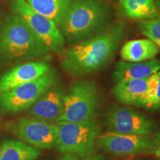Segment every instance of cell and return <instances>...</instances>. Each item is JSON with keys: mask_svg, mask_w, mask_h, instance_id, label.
Listing matches in <instances>:
<instances>
[{"mask_svg": "<svg viewBox=\"0 0 160 160\" xmlns=\"http://www.w3.org/2000/svg\"><path fill=\"white\" fill-rule=\"evenodd\" d=\"M125 34V26L119 22L71 46L64 53L62 67L73 76L95 73L112 59Z\"/></svg>", "mask_w": 160, "mask_h": 160, "instance_id": "obj_1", "label": "cell"}, {"mask_svg": "<svg viewBox=\"0 0 160 160\" xmlns=\"http://www.w3.org/2000/svg\"><path fill=\"white\" fill-rule=\"evenodd\" d=\"M50 52L21 17L13 13L5 18L0 30V59L5 62H22L43 59Z\"/></svg>", "mask_w": 160, "mask_h": 160, "instance_id": "obj_2", "label": "cell"}, {"mask_svg": "<svg viewBox=\"0 0 160 160\" xmlns=\"http://www.w3.org/2000/svg\"><path fill=\"white\" fill-rule=\"evenodd\" d=\"M112 10L100 0H73L59 28L69 43H77L108 27Z\"/></svg>", "mask_w": 160, "mask_h": 160, "instance_id": "obj_3", "label": "cell"}, {"mask_svg": "<svg viewBox=\"0 0 160 160\" xmlns=\"http://www.w3.org/2000/svg\"><path fill=\"white\" fill-rule=\"evenodd\" d=\"M56 146L61 153L85 157L95 153L99 127L93 119L82 122H58Z\"/></svg>", "mask_w": 160, "mask_h": 160, "instance_id": "obj_4", "label": "cell"}, {"mask_svg": "<svg viewBox=\"0 0 160 160\" xmlns=\"http://www.w3.org/2000/svg\"><path fill=\"white\" fill-rule=\"evenodd\" d=\"M57 82V73L51 70L37 79L0 93V111L5 114H16L28 110Z\"/></svg>", "mask_w": 160, "mask_h": 160, "instance_id": "obj_5", "label": "cell"}, {"mask_svg": "<svg viewBox=\"0 0 160 160\" xmlns=\"http://www.w3.org/2000/svg\"><path fill=\"white\" fill-rule=\"evenodd\" d=\"M99 105L96 84L89 80H79L71 85L64 99V109L58 122H82L93 119Z\"/></svg>", "mask_w": 160, "mask_h": 160, "instance_id": "obj_6", "label": "cell"}, {"mask_svg": "<svg viewBox=\"0 0 160 160\" xmlns=\"http://www.w3.org/2000/svg\"><path fill=\"white\" fill-rule=\"evenodd\" d=\"M6 128L24 142L39 149H51L56 146L58 135L57 123L25 116L9 122Z\"/></svg>", "mask_w": 160, "mask_h": 160, "instance_id": "obj_7", "label": "cell"}, {"mask_svg": "<svg viewBox=\"0 0 160 160\" xmlns=\"http://www.w3.org/2000/svg\"><path fill=\"white\" fill-rule=\"evenodd\" d=\"M11 8L12 13L19 15L28 24L50 51L55 53L62 51L65 39L53 20L32 9L25 0H12Z\"/></svg>", "mask_w": 160, "mask_h": 160, "instance_id": "obj_8", "label": "cell"}, {"mask_svg": "<svg viewBox=\"0 0 160 160\" xmlns=\"http://www.w3.org/2000/svg\"><path fill=\"white\" fill-rule=\"evenodd\" d=\"M97 143L104 151L116 156L134 155L157 148L150 135L124 134L111 131L98 136Z\"/></svg>", "mask_w": 160, "mask_h": 160, "instance_id": "obj_9", "label": "cell"}, {"mask_svg": "<svg viewBox=\"0 0 160 160\" xmlns=\"http://www.w3.org/2000/svg\"><path fill=\"white\" fill-rule=\"evenodd\" d=\"M106 123L110 131L124 134L150 135L155 128L153 122L133 108L116 106L108 112Z\"/></svg>", "mask_w": 160, "mask_h": 160, "instance_id": "obj_10", "label": "cell"}, {"mask_svg": "<svg viewBox=\"0 0 160 160\" xmlns=\"http://www.w3.org/2000/svg\"><path fill=\"white\" fill-rule=\"evenodd\" d=\"M51 71V65L43 61L28 62L15 66L0 77V93L34 80Z\"/></svg>", "mask_w": 160, "mask_h": 160, "instance_id": "obj_11", "label": "cell"}, {"mask_svg": "<svg viewBox=\"0 0 160 160\" xmlns=\"http://www.w3.org/2000/svg\"><path fill=\"white\" fill-rule=\"evenodd\" d=\"M65 90L56 84L28 109L30 116L48 122H56L64 109Z\"/></svg>", "mask_w": 160, "mask_h": 160, "instance_id": "obj_12", "label": "cell"}, {"mask_svg": "<svg viewBox=\"0 0 160 160\" xmlns=\"http://www.w3.org/2000/svg\"><path fill=\"white\" fill-rule=\"evenodd\" d=\"M160 71V60L151 59L141 62L120 61L115 66L113 79L116 83L129 79H144Z\"/></svg>", "mask_w": 160, "mask_h": 160, "instance_id": "obj_13", "label": "cell"}, {"mask_svg": "<svg viewBox=\"0 0 160 160\" xmlns=\"http://www.w3.org/2000/svg\"><path fill=\"white\" fill-rule=\"evenodd\" d=\"M148 78L119 82L113 89V94L120 102L141 107L148 86Z\"/></svg>", "mask_w": 160, "mask_h": 160, "instance_id": "obj_14", "label": "cell"}, {"mask_svg": "<svg viewBox=\"0 0 160 160\" xmlns=\"http://www.w3.org/2000/svg\"><path fill=\"white\" fill-rule=\"evenodd\" d=\"M159 48L149 39H134L127 42L122 47V59L129 62H141L153 59Z\"/></svg>", "mask_w": 160, "mask_h": 160, "instance_id": "obj_15", "label": "cell"}, {"mask_svg": "<svg viewBox=\"0 0 160 160\" xmlns=\"http://www.w3.org/2000/svg\"><path fill=\"white\" fill-rule=\"evenodd\" d=\"M41 155L37 148L18 140H8L0 145V160H36Z\"/></svg>", "mask_w": 160, "mask_h": 160, "instance_id": "obj_16", "label": "cell"}, {"mask_svg": "<svg viewBox=\"0 0 160 160\" xmlns=\"http://www.w3.org/2000/svg\"><path fill=\"white\" fill-rule=\"evenodd\" d=\"M119 8L125 17L132 19H152L159 15L155 0H120Z\"/></svg>", "mask_w": 160, "mask_h": 160, "instance_id": "obj_17", "label": "cell"}, {"mask_svg": "<svg viewBox=\"0 0 160 160\" xmlns=\"http://www.w3.org/2000/svg\"><path fill=\"white\" fill-rule=\"evenodd\" d=\"M32 9L53 20L58 27L73 0H25Z\"/></svg>", "mask_w": 160, "mask_h": 160, "instance_id": "obj_18", "label": "cell"}, {"mask_svg": "<svg viewBox=\"0 0 160 160\" xmlns=\"http://www.w3.org/2000/svg\"><path fill=\"white\" fill-rule=\"evenodd\" d=\"M141 107L160 110V71L148 78V86L144 96Z\"/></svg>", "mask_w": 160, "mask_h": 160, "instance_id": "obj_19", "label": "cell"}, {"mask_svg": "<svg viewBox=\"0 0 160 160\" xmlns=\"http://www.w3.org/2000/svg\"><path fill=\"white\" fill-rule=\"evenodd\" d=\"M139 28L142 33L160 49V17H154L142 22Z\"/></svg>", "mask_w": 160, "mask_h": 160, "instance_id": "obj_20", "label": "cell"}, {"mask_svg": "<svg viewBox=\"0 0 160 160\" xmlns=\"http://www.w3.org/2000/svg\"><path fill=\"white\" fill-rule=\"evenodd\" d=\"M59 160H79V157H77V156H76L74 154L65 153L62 156Z\"/></svg>", "mask_w": 160, "mask_h": 160, "instance_id": "obj_21", "label": "cell"}, {"mask_svg": "<svg viewBox=\"0 0 160 160\" xmlns=\"http://www.w3.org/2000/svg\"><path fill=\"white\" fill-rule=\"evenodd\" d=\"M152 139H153V142H154V144L156 147L159 146L160 145V131L157 133H155L153 136H151Z\"/></svg>", "mask_w": 160, "mask_h": 160, "instance_id": "obj_22", "label": "cell"}, {"mask_svg": "<svg viewBox=\"0 0 160 160\" xmlns=\"http://www.w3.org/2000/svg\"><path fill=\"white\" fill-rule=\"evenodd\" d=\"M82 160H107L101 156H88L84 157Z\"/></svg>", "mask_w": 160, "mask_h": 160, "instance_id": "obj_23", "label": "cell"}, {"mask_svg": "<svg viewBox=\"0 0 160 160\" xmlns=\"http://www.w3.org/2000/svg\"><path fill=\"white\" fill-rule=\"evenodd\" d=\"M153 151H154V154L156 157L160 158V145L159 146H157V148H156Z\"/></svg>", "mask_w": 160, "mask_h": 160, "instance_id": "obj_24", "label": "cell"}, {"mask_svg": "<svg viewBox=\"0 0 160 160\" xmlns=\"http://www.w3.org/2000/svg\"><path fill=\"white\" fill-rule=\"evenodd\" d=\"M157 3L158 6H159L160 7V0H157Z\"/></svg>", "mask_w": 160, "mask_h": 160, "instance_id": "obj_25", "label": "cell"}, {"mask_svg": "<svg viewBox=\"0 0 160 160\" xmlns=\"http://www.w3.org/2000/svg\"><path fill=\"white\" fill-rule=\"evenodd\" d=\"M1 22H2V13L0 12V25H1Z\"/></svg>", "mask_w": 160, "mask_h": 160, "instance_id": "obj_26", "label": "cell"}, {"mask_svg": "<svg viewBox=\"0 0 160 160\" xmlns=\"http://www.w3.org/2000/svg\"><path fill=\"white\" fill-rule=\"evenodd\" d=\"M158 160H160V158H159V159H158Z\"/></svg>", "mask_w": 160, "mask_h": 160, "instance_id": "obj_27", "label": "cell"}]
</instances>
